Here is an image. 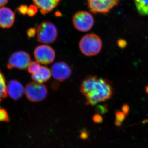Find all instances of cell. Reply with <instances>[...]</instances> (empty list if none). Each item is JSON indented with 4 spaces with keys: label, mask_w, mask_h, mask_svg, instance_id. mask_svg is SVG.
<instances>
[{
    "label": "cell",
    "mask_w": 148,
    "mask_h": 148,
    "mask_svg": "<svg viewBox=\"0 0 148 148\" xmlns=\"http://www.w3.org/2000/svg\"><path fill=\"white\" fill-rule=\"evenodd\" d=\"M7 94L5 78L0 71V104L3 100L6 98Z\"/></svg>",
    "instance_id": "obj_15"
},
{
    "label": "cell",
    "mask_w": 148,
    "mask_h": 148,
    "mask_svg": "<svg viewBox=\"0 0 148 148\" xmlns=\"http://www.w3.org/2000/svg\"><path fill=\"white\" fill-rule=\"evenodd\" d=\"M40 67L41 66L38 62L37 61H33L30 63L27 69L29 73L33 75L36 73L39 70Z\"/></svg>",
    "instance_id": "obj_16"
},
{
    "label": "cell",
    "mask_w": 148,
    "mask_h": 148,
    "mask_svg": "<svg viewBox=\"0 0 148 148\" xmlns=\"http://www.w3.org/2000/svg\"><path fill=\"white\" fill-rule=\"evenodd\" d=\"M126 115L122 111H117L115 113V125L117 126H119L121 125L125 119Z\"/></svg>",
    "instance_id": "obj_17"
},
{
    "label": "cell",
    "mask_w": 148,
    "mask_h": 148,
    "mask_svg": "<svg viewBox=\"0 0 148 148\" xmlns=\"http://www.w3.org/2000/svg\"><path fill=\"white\" fill-rule=\"evenodd\" d=\"M28 9V7L25 5H22L18 7V8H17V10L19 13L24 15L27 14Z\"/></svg>",
    "instance_id": "obj_20"
},
{
    "label": "cell",
    "mask_w": 148,
    "mask_h": 148,
    "mask_svg": "<svg viewBox=\"0 0 148 148\" xmlns=\"http://www.w3.org/2000/svg\"><path fill=\"white\" fill-rule=\"evenodd\" d=\"M34 55L37 62L44 65L51 64L56 57L54 49L49 46L45 45L36 47L34 51Z\"/></svg>",
    "instance_id": "obj_8"
},
{
    "label": "cell",
    "mask_w": 148,
    "mask_h": 148,
    "mask_svg": "<svg viewBox=\"0 0 148 148\" xmlns=\"http://www.w3.org/2000/svg\"><path fill=\"white\" fill-rule=\"evenodd\" d=\"M36 34V29L35 28H32L29 29L27 31V35L29 38H32Z\"/></svg>",
    "instance_id": "obj_22"
},
{
    "label": "cell",
    "mask_w": 148,
    "mask_h": 148,
    "mask_svg": "<svg viewBox=\"0 0 148 148\" xmlns=\"http://www.w3.org/2000/svg\"><path fill=\"white\" fill-rule=\"evenodd\" d=\"M102 46L101 38L94 34L85 35L79 42V47L82 53L88 56L97 55L101 51Z\"/></svg>",
    "instance_id": "obj_2"
},
{
    "label": "cell",
    "mask_w": 148,
    "mask_h": 148,
    "mask_svg": "<svg viewBox=\"0 0 148 148\" xmlns=\"http://www.w3.org/2000/svg\"><path fill=\"white\" fill-rule=\"evenodd\" d=\"M51 71L53 77L59 82L64 81L69 79L72 73L70 66L63 61L53 64Z\"/></svg>",
    "instance_id": "obj_9"
},
{
    "label": "cell",
    "mask_w": 148,
    "mask_h": 148,
    "mask_svg": "<svg viewBox=\"0 0 148 148\" xmlns=\"http://www.w3.org/2000/svg\"><path fill=\"white\" fill-rule=\"evenodd\" d=\"M138 13L142 16L148 15V0H134Z\"/></svg>",
    "instance_id": "obj_14"
},
{
    "label": "cell",
    "mask_w": 148,
    "mask_h": 148,
    "mask_svg": "<svg viewBox=\"0 0 148 148\" xmlns=\"http://www.w3.org/2000/svg\"><path fill=\"white\" fill-rule=\"evenodd\" d=\"M24 92L29 101L38 102L42 101L46 98L48 90L44 84L33 82L27 84Z\"/></svg>",
    "instance_id": "obj_4"
},
{
    "label": "cell",
    "mask_w": 148,
    "mask_h": 148,
    "mask_svg": "<svg viewBox=\"0 0 148 148\" xmlns=\"http://www.w3.org/2000/svg\"><path fill=\"white\" fill-rule=\"evenodd\" d=\"M31 62V56L29 53L20 51L12 54L8 59L7 66L10 70L13 69L24 70L28 68Z\"/></svg>",
    "instance_id": "obj_7"
},
{
    "label": "cell",
    "mask_w": 148,
    "mask_h": 148,
    "mask_svg": "<svg viewBox=\"0 0 148 148\" xmlns=\"http://www.w3.org/2000/svg\"><path fill=\"white\" fill-rule=\"evenodd\" d=\"M120 0H88L89 10L94 14H106L119 3Z\"/></svg>",
    "instance_id": "obj_6"
},
{
    "label": "cell",
    "mask_w": 148,
    "mask_h": 148,
    "mask_svg": "<svg viewBox=\"0 0 148 148\" xmlns=\"http://www.w3.org/2000/svg\"><path fill=\"white\" fill-rule=\"evenodd\" d=\"M33 2L43 15L52 11L59 4L61 0H33Z\"/></svg>",
    "instance_id": "obj_12"
},
{
    "label": "cell",
    "mask_w": 148,
    "mask_h": 148,
    "mask_svg": "<svg viewBox=\"0 0 148 148\" xmlns=\"http://www.w3.org/2000/svg\"><path fill=\"white\" fill-rule=\"evenodd\" d=\"M117 45L121 48L124 49L127 46V42L125 40L120 39L117 41Z\"/></svg>",
    "instance_id": "obj_24"
},
{
    "label": "cell",
    "mask_w": 148,
    "mask_h": 148,
    "mask_svg": "<svg viewBox=\"0 0 148 148\" xmlns=\"http://www.w3.org/2000/svg\"><path fill=\"white\" fill-rule=\"evenodd\" d=\"M15 14L7 7L0 8V27L9 29L12 27L15 21Z\"/></svg>",
    "instance_id": "obj_10"
},
{
    "label": "cell",
    "mask_w": 148,
    "mask_h": 148,
    "mask_svg": "<svg viewBox=\"0 0 148 148\" xmlns=\"http://www.w3.org/2000/svg\"><path fill=\"white\" fill-rule=\"evenodd\" d=\"M9 0H0V8L3 7L8 3Z\"/></svg>",
    "instance_id": "obj_27"
},
{
    "label": "cell",
    "mask_w": 148,
    "mask_h": 148,
    "mask_svg": "<svg viewBox=\"0 0 148 148\" xmlns=\"http://www.w3.org/2000/svg\"><path fill=\"white\" fill-rule=\"evenodd\" d=\"M80 91L85 96L86 105L93 106L111 99L114 88L110 81L97 76H88L82 83Z\"/></svg>",
    "instance_id": "obj_1"
},
{
    "label": "cell",
    "mask_w": 148,
    "mask_h": 148,
    "mask_svg": "<svg viewBox=\"0 0 148 148\" xmlns=\"http://www.w3.org/2000/svg\"><path fill=\"white\" fill-rule=\"evenodd\" d=\"M25 89L21 83L16 80H11L7 86V92L12 99L17 101L22 97Z\"/></svg>",
    "instance_id": "obj_11"
},
{
    "label": "cell",
    "mask_w": 148,
    "mask_h": 148,
    "mask_svg": "<svg viewBox=\"0 0 148 148\" xmlns=\"http://www.w3.org/2000/svg\"><path fill=\"white\" fill-rule=\"evenodd\" d=\"M145 91L146 92H147V94H148V85L147 86V87H146Z\"/></svg>",
    "instance_id": "obj_29"
},
{
    "label": "cell",
    "mask_w": 148,
    "mask_h": 148,
    "mask_svg": "<svg viewBox=\"0 0 148 148\" xmlns=\"http://www.w3.org/2000/svg\"><path fill=\"white\" fill-rule=\"evenodd\" d=\"M93 16L85 11H79L74 14L73 17V24L78 31L87 32L92 29L94 25Z\"/></svg>",
    "instance_id": "obj_5"
},
{
    "label": "cell",
    "mask_w": 148,
    "mask_h": 148,
    "mask_svg": "<svg viewBox=\"0 0 148 148\" xmlns=\"http://www.w3.org/2000/svg\"><path fill=\"white\" fill-rule=\"evenodd\" d=\"M130 110V108L129 106L126 104L123 105L122 107V112L124 113L126 115L129 113Z\"/></svg>",
    "instance_id": "obj_26"
},
{
    "label": "cell",
    "mask_w": 148,
    "mask_h": 148,
    "mask_svg": "<svg viewBox=\"0 0 148 148\" xmlns=\"http://www.w3.org/2000/svg\"><path fill=\"white\" fill-rule=\"evenodd\" d=\"M37 39L39 42L51 44L54 42L58 36V31L55 25L49 21H44L36 29Z\"/></svg>",
    "instance_id": "obj_3"
},
{
    "label": "cell",
    "mask_w": 148,
    "mask_h": 148,
    "mask_svg": "<svg viewBox=\"0 0 148 148\" xmlns=\"http://www.w3.org/2000/svg\"><path fill=\"white\" fill-rule=\"evenodd\" d=\"M38 8L36 6L31 5L28 7V11L27 14L30 17H33L38 12Z\"/></svg>",
    "instance_id": "obj_19"
},
{
    "label": "cell",
    "mask_w": 148,
    "mask_h": 148,
    "mask_svg": "<svg viewBox=\"0 0 148 148\" xmlns=\"http://www.w3.org/2000/svg\"><path fill=\"white\" fill-rule=\"evenodd\" d=\"M92 120L95 123H101L103 121V118L99 114H96L92 117Z\"/></svg>",
    "instance_id": "obj_21"
},
{
    "label": "cell",
    "mask_w": 148,
    "mask_h": 148,
    "mask_svg": "<svg viewBox=\"0 0 148 148\" xmlns=\"http://www.w3.org/2000/svg\"><path fill=\"white\" fill-rule=\"evenodd\" d=\"M146 122H148V120H146Z\"/></svg>",
    "instance_id": "obj_30"
},
{
    "label": "cell",
    "mask_w": 148,
    "mask_h": 148,
    "mask_svg": "<svg viewBox=\"0 0 148 148\" xmlns=\"http://www.w3.org/2000/svg\"><path fill=\"white\" fill-rule=\"evenodd\" d=\"M89 138V133L86 130H82L80 134V138L83 140H86Z\"/></svg>",
    "instance_id": "obj_23"
},
{
    "label": "cell",
    "mask_w": 148,
    "mask_h": 148,
    "mask_svg": "<svg viewBox=\"0 0 148 148\" xmlns=\"http://www.w3.org/2000/svg\"><path fill=\"white\" fill-rule=\"evenodd\" d=\"M10 121L7 111L5 109L0 108V122H8Z\"/></svg>",
    "instance_id": "obj_18"
},
{
    "label": "cell",
    "mask_w": 148,
    "mask_h": 148,
    "mask_svg": "<svg viewBox=\"0 0 148 148\" xmlns=\"http://www.w3.org/2000/svg\"><path fill=\"white\" fill-rule=\"evenodd\" d=\"M56 16H60L61 15V13L59 12H57L55 13Z\"/></svg>",
    "instance_id": "obj_28"
},
{
    "label": "cell",
    "mask_w": 148,
    "mask_h": 148,
    "mask_svg": "<svg viewBox=\"0 0 148 148\" xmlns=\"http://www.w3.org/2000/svg\"><path fill=\"white\" fill-rule=\"evenodd\" d=\"M107 110L106 107L104 106H98L96 109L98 112L102 114L105 113L107 112Z\"/></svg>",
    "instance_id": "obj_25"
},
{
    "label": "cell",
    "mask_w": 148,
    "mask_h": 148,
    "mask_svg": "<svg viewBox=\"0 0 148 148\" xmlns=\"http://www.w3.org/2000/svg\"><path fill=\"white\" fill-rule=\"evenodd\" d=\"M51 71L47 67L41 66L36 73L32 75V78L35 82L42 84L47 82L51 77Z\"/></svg>",
    "instance_id": "obj_13"
}]
</instances>
